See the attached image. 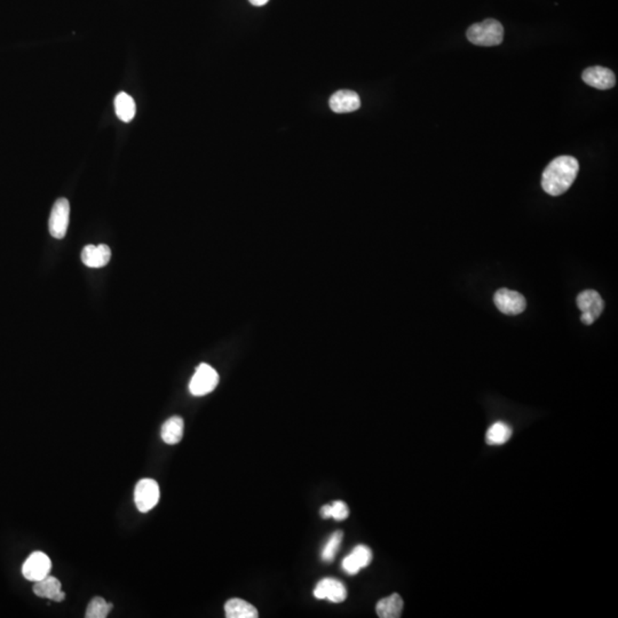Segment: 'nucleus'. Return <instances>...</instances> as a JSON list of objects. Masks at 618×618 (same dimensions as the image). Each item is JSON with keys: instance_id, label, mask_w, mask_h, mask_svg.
I'll list each match as a JSON object with an SVG mask.
<instances>
[{"instance_id": "obj_19", "label": "nucleus", "mask_w": 618, "mask_h": 618, "mask_svg": "<svg viewBox=\"0 0 618 618\" xmlns=\"http://www.w3.org/2000/svg\"><path fill=\"white\" fill-rule=\"evenodd\" d=\"M113 609V604L106 602L103 597H93L89 606H87L86 618H106L108 617V614Z\"/></svg>"}, {"instance_id": "obj_18", "label": "nucleus", "mask_w": 618, "mask_h": 618, "mask_svg": "<svg viewBox=\"0 0 618 618\" xmlns=\"http://www.w3.org/2000/svg\"><path fill=\"white\" fill-rule=\"evenodd\" d=\"M512 437V428L505 422H495L488 429L485 441L490 446H500L510 440Z\"/></svg>"}, {"instance_id": "obj_20", "label": "nucleus", "mask_w": 618, "mask_h": 618, "mask_svg": "<svg viewBox=\"0 0 618 618\" xmlns=\"http://www.w3.org/2000/svg\"><path fill=\"white\" fill-rule=\"evenodd\" d=\"M342 537H344V534L340 530L333 532L327 544L323 547V551H322V560L323 561L331 562L335 559V556L338 553L339 547L342 544Z\"/></svg>"}, {"instance_id": "obj_8", "label": "nucleus", "mask_w": 618, "mask_h": 618, "mask_svg": "<svg viewBox=\"0 0 618 618\" xmlns=\"http://www.w3.org/2000/svg\"><path fill=\"white\" fill-rule=\"evenodd\" d=\"M314 595L318 599H327L335 604H340L346 600L347 590L340 580L335 578H323L316 585Z\"/></svg>"}, {"instance_id": "obj_6", "label": "nucleus", "mask_w": 618, "mask_h": 618, "mask_svg": "<svg viewBox=\"0 0 618 618\" xmlns=\"http://www.w3.org/2000/svg\"><path fill=\"white\" fill-rule=\"evenodd\" d=\"M69 215H70V204L68 199H57L52 208L50 221H48L50 234L54 238L61 240L66 236L69 226Z\"/></svg>"}, {"instance_id": "obj_15", "label": "nucleus", "mask_w": 618, "mask_h": 618, "mask_svg": "<svg viewBox=\"0 0 618 618\" xmlns=\"http://www.w3.org/2000/svg\"><path fill=\"white\" fill-rule=\"evenodd\" d=\"M227 618H257L258 610L253 605L242 599H230L225 605Z\"/></svg>"}, {"instance_id": "obj_11", "label": "nucleus", "mask_w": 618, "mask_h": 618, "mask_svg": "<svg viewBox=\"0 0 618 618\" xmlns=\"http://www.w3.org/2000/svg\"><path fill=\"white\" fill-rule=\"evenodd\" d=\"M33 592L37 597H45L48 600L55 601V602H62L66 599V593L62 591L61 582L57 580V577L50 576V575L45 577L44 580L35 582Z\"/></svg>"}, {"instance_id": "obj_21", "label": "nucleus", "mask_w": 618, "mask_h": 618, "mask_svg": "<svg viewBox=\"0 0 618 618\" xmlns=\"http://www.w3.org/2000/svg\"><path fill=\"white\" fill-rule=\"evenodd\" d=\"M351 554L361 569L368 567L371 563L372 552L366 545H359L355 547Z\"/></svg>"}, {"instance_id": "obj_24", "label": "nucleus", "mask_w": 618, "mask_h": 618, "mask_svg": "<svg viewBox=\"0 0 618 618\" xmlns=\"http://www.w3.org/2000/svg\"><path fill=\"white\" fill-rule=\"evenodd\" d=\"M321 517L323 519H330L331 517V505H324L321 508Z\"/></svg>"}, {"instance_id": "obj_1", "label": "nucleus", "mask_w": 618, "mask_h": 618, "mask_svg": "<svg viewBox=\"0 0 618 618\" xmlns=\"http://www.w3.org/2000/svg\"><path fill=\"white\" fill-rule=\"evenodd\" d=\"M580 171V164L571 156L553 159L543 172L541 187L551 196H559L571 187Z\"/></svg>"}, {"instance_id": "obj_14", "label": "nucleus", "mask_w": 618, "mask_h": 618, "mask_svg": "<svg viewBox=\"0 0 618 618\" xmlns=\"http://www.w3.org/2000/svg\"><path fill=\"white\" fill-rule=\"evenodd\" d=\"M376 612L381 618L401 617L403 612V600L398 593L383 597L376 606Z\"/></svg>"}, {"instance_id": "obj_4", "label": "nucleus", "mask_w": 618, "mask_h": 618, "mask_svg": "<svg viewBox=\"0 0 618 618\" xmlns=\"http://www.w3.org/2000/svg\"><path fill=\"white\" fill-rule=\"evenodd\" d=\"M219 383L218 372L206 363L199 364L189 383V391L193 396H204L213 392Z\"/></svg>"}, {"instance_id": "obj_12", "label": "nucleus", "mask_w": 618, "mask_h": 618, "mask_svg": "<svg viewBox=\"0 0 618 618\" xmlns=\"http://www.w3.org/2000/svg\"><path fill=\"white\" fill-rule=\"evenodd\" d=\"M111 258V251L106 244L86 245L82 252V262L89 268H101L107 265Z\"/></svg>"}, {"instance_id": "obj_5", "label": "nucleus", "mask_w": 618, "mask_h": 618, "mask_svg": "<svg viewBox=\"0 0 618 618\" xmlns=\"http://www.w3.org/2000/svg\"><path fill=\"white\" fill-rule=\"evenodd\" d=\"M52 571V561L45 553L37 551L30 554L22 566V574L26 580L38 582L47 577Z\"/></svg>"}, {"instance_id": "obj_3", "label": "nucleus", "mask_w": 618, "mask_h": 618, "mask_svg": "<svg viewBox=\"0 0 618 618\" xmlns=\"http://www.w3.org/2000/svg\"><path fill=\"white\" fill-rule=\"evenodd\" d=\"M161 497L159 485L152 478H142L137 482L135 490H134V502L137 510L141 513H147L152 511L154 506L157 505Z\"/></svg>"}, {"instance_id": "obj_9", "label": "nucleus", "mask_w": 618, "mask_h": 618, "mask_svg": "<svg viewBox=\"0 0 618 618\" xmlns=\"http://www.w3.org/2000/svg\"><path fill=\"white\" fill-rule=\"evenodd\" d=\"M583 81L597 89H610L616 85L615 74L605 67H591L583 72Z\"/></svg>"}, {"instance_id": "obj_17", "label": "nucleus", "mask_w": 618, "mask_h": 618, "mask_svg": "<svg viewBox=\"0 0 618 618\" xmlns=\"http://www.w3.org/2000/svg\"><path fill=\"white\" fill-rule=\"evenodd\" d=\"M115 111L117 117L122 122L130 123L135 117L137 106L131 96H128V93L120 92L115 98Z\"/></svg>"}, {"instance_id": "obj_25", "label": "nucleus", "mask_w": 618, "mask_h": 618, "mask_svg": "<svg viewBox=\"0 0 618 618\" xmlns=\"http://www.w3.org/2000/svg\"><path fill=\"white\" fill-rule=\"evenodd\" d=\"M269 0H250V3L254 6H264Z\"/></svg>"}, {"instance_id": "obj_22", "label": "nucleus", "mask_w": 618, "mask_h": 618, "mask_svg": "<svg viewBox=\"0 0 618 618\" xmlns=\"http://www.w3.org/2000/svg\"><path fill=\"white\" fill-rule=\"evenodd\" d=\"M349 515L347 504L344 502H335L331 505V517L337 521H344Z\"/></svg>"}, {"instance_id": "obj_13", "label": "nucleus", "mask_w": 618, "mask_h": 618, "mask_svg": "<svg viewBox=\"0 0 618 618\" xmlns=\"http://www.w3.org/2000/svg\"><path fill=\"white\" fill-rule=\"evenodd\" d=\"M577 306L580 312L590 314L597 320L604 310L605 303L601 296L595 290H585L577 297Z\"/></svg>"}, {"instance_id": "obj_10", "label": "nucleus", "mask_w": 618, "mask_h": 618, "mask_svg": "<svg viewBox=\"0 0 618 618\" xmlns=\"http://www.w3.org/2000/svg\"><path fill=\"white\" fill-rule=\"evenodd\" d=\"M331 111L337 113H348L356 111L361 107V99L356 92L342 89L335 93L330 99Z\"/></svg>"}, {"instance_id": "obj_23", "label": "nucleus", "mask_w": 618, "mask_h": 618, "mask_svg": "<svg viewBox=\"0 0 618 618\" xmlns=\"http://www.w3.org/2000/svg\"><path fill=\"white\" fill-rule=\"evenodd\" d=\"M342 568H344V571H345L348 575H351V576L356 575L357 573L361 571V568L359 567V565H357L356 561H355V559H354L352 554L346 556L345 559H344V561H342Z\"/></svg>"}, {"instance_id": "obj_7", "label": "nucleus", "mask_w": 618, "mask_h": 618, "mask_svg": "<svg viewBox=\"0 0 618 618\" xmlns=\"http://www.w3.org/2000/svg\"><path fill=\"white\" fill-rule=\"evenodd\" d=\"M497 308L506 315H519L524 312L527 301L521 293L508 288H500L493 296Z\"/></svg>"}, {"instance_id": "obj_2", "label": "nucleus", "mask_w": 618, "mask_h": 618, "mask_svg": "<svg viewBox=\"0 0 618 618\" xmlns=\"http://www.w3.org/2000/svg\"><path fill=\"white\" fill-rule=\"evenodd\" d=\"M466 37L476 46H497L502 44L504 39V28L502 23L493 18H488L480 23L473 24L468 28Z\"/></svg>"}, {"instance_id": "obj_16", "label": "nucleus", "mask_w": 618, "mask_h": 618, "mask_svg": "<svg viewBox=\"0 0 618 618\" xmlns=\"http://www.w3.org/2000/svg\"><path fill=\"white\" fill-rule=\"evenodd\" d=\"M184 422L181 417H171L162 427V439L167 444H176L184 437Z\"/></svg>"}]
</instances>
